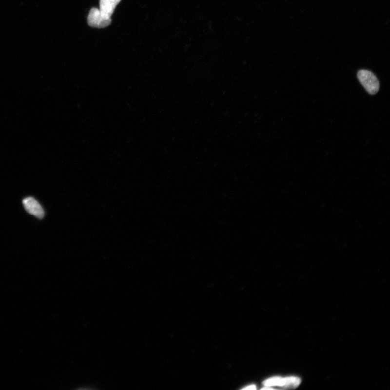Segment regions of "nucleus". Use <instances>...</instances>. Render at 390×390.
Listing matches in <instances>:
<instances>
[{"mask_svg":"<svg viewBox=\"0 0 390 390\" xmlns=\"http://www.w3.org/2000/svg\"><path fill=\"white\" fill-rule=\"evenodd\" d=\"M357 77L361 84L370 95L376 94L379 90V82L378 78L372 72L361 70L359 71Z\"/></svg>","mask_w":390,"mask_h":390,"instance_id":"1","label":"nucleus"},{"mask_svg":"<svg viewBox=\"0 0 390 390\" xmlns=\"http://www.w3.org/2000/svg\"><path fill=\"white\" fill-rule=\"evenodd\" d=\"M87 22L91 27L103 28L110 25L111 19L101 13L99 9L93 8L88 16Z\"/></svg>","mask_w":390,"mask_h":390,"instance_id":"2","label":"nucleus"},{"mask_svg":"<svg viewBox=\"0 0 390 390\" xmlns=\"http://www.w3.org/2000/svg\"><path fill=\"white\" fill-rule=\"evenodd\" d=\"M301 382V379L297 377H275L266 380L264 384L266 387L279 386L285 389H294L299 386Z\"/></svg>","mask_w":390,"mask_h":390,"instance_id":"3","label":"nucleus"},{"mask_svg":"<svg viewBox=\"0 0 390 390\" xmlns=\"http://www.w3.org/2000/svg\"><path fill=\"white\" fill-rule=\"evenodd\" d=\"M23 204L26 211L34 216L39 219H42L45 216V211L36 199L28 197L23 199Z\"/></svg>","mask_w":390,"mask_h":390,"instance_id":"4","label":"nucleus"},{"mask_svg":"<svg viewBox=\"0 0 390 390\" xmlns=\"http://www.w3.org/2000/svg\"><path fill=\"white\" fill-rule=\"evenodd\" d=\"M121 0H100V11L105 16L111 18L115 9Z\"/></svg>","mask_w":390,"mask_h":390,"instance_id":"5","label":"nucleus"},{"mask_svg":"<svg viewBox=\"0 0 390 390\" xmlns=\"http://www.w3.org/2000/svg\"><path fill=\"white\" fill-rule=\"evenodd\" d=\"M256 389V388L255 386V385H251V386H250V387H246L245 388H243V390H249V389H250V390H255Z\"/></svg>","mask_w":390,"mask_h":390,"instance_id":"6","label":"nucleus"}]
</instances>
